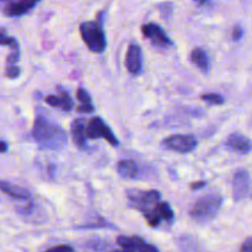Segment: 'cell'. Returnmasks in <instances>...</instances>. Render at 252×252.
Returning a JSON list of instances; mask_svg holds the SVG:
<instances>
[{"label":"cell","instance_id":"1","mask_svg":"<svg viewBox=\"0 0 252 252\" xmlns=\"http://www.w3.org/2000/svg\"><path fill=\"white\" fill-rule=\"evenodd\" d=\"M32 137L39 147L47 150H61L68 143L63 128L43 116H37L34 120Z\"/></svg>","mask_w":252,"mask_h":252},{"label":"cell","instance_id":"2","mask_svg":"<svg viewBox=\"0 0 252 252\" xmlns=\"http://www.w3.org/2000/svg\"><path fill=\"white\" fill-rule=\"evenodd\" d=\"M223 204V198L219 194H208L199 198L189 211V216L197 223L211 221L219 213Z\"/></svg>","mask_w":252,"mask_h":252},{"label":"cell","instance_id":"3","mask_svg":"<svg viewBox=\"0 0 252 252\" xmlns=\"http://www.w3.org/2000/svg\"><path fill=\"white\" fill-rule=\"evenodd\" d=\"M80 36L84 43L94 53H103L107 46L106 34L98 21H86L80 25Z\"/></svg>","mask_w":252,"mask_h":252},{"label":"cell","instance_id":"4","mask_svg":"<svg viewBox=\"0 0 252 252\" xmlns=\"http://www.w3.org/2000/svg\"><path fill=\"white\" fill-rule=\"evenodd\" d=\"M130 204L143 214L153 211L160 202V193L155 189L152 191H132L128 193Z\"/></svg>","mask_w":252,"mask_h":252},{"label":"cell","instance_id":"5","mask_svg":"<svg viewBox=\"0 0 252 252\" xmlns=\"http://www.w3.org/2000/svg\"><path fill=\"white\" fill-rule=\"evenodd\" d=\"M85 134L86 138H89V139L103 138L113 147H117L120 144V142L116 138V135L113 134L112 130L110 129V127L100 117H94L89 121L88 126L85 127Z\"/></svg>","mask_w":252,"mask_h":252},{"label":"cell","instance_id":"6","mask_svg":"<svg viewBox=\"0 0 252 252\" xmlns=\"http://www.w3.org/2000/svg\"><path fill=\"white\" fill-rule=\"evenodd\" d=\"M162 145L172 152L187 154L196 149L197 139L191 134H174L164 139Z\"/></svg>","mask_w":252,"mask_h":252},{"label":"cell","instance_id":"7","mask_svg":"<svg viewBox=\"0 0 252 252\" xmlns=\"http://www.w3.org/2000/svg\"><path fill=\"white\" fill-rule=\"evenodd\" d=\"M142 32L148 39L153 42L154 44L160 47H170L174 44V42L170 39L166 32L159 26V25L154 24V22H149L142 26Z\"/></svg>","mask_w":252,"mask_h":252},{"label":"cell","instance_id":"8","mask_svg":"<svg viewBox=\"0 0 252 252\" xmlns=\"http://www.w3.org/2000/svg\"><path fill=\"white\" fill-rule=\"evenodd\" d=\"M250 189V175L246 170H239L233 179V198L235 202L245 198Z\"/></svg>","mask_w":252,"mask_h":252},{"label":"cell","instance_id":"9","mask_svg":"<svg viewBox=\"0 0 252 252\" xmlns=\"http://www.w3.org/2000/svg\"><path fill=\"white\" fill-rule=\"evenodd\" d=\"M126 68L133 75H137L143 68L142 49L138 44H130L126 54Z\"/></svg>","mask_w":252,"mask_h":252},{"label":"cell","instance_id":"10","mask_svg":"<svg viewBox=\"0 0 252 252\" xmlns=\"http://www.w3.org/2000/svg\"><path fill=\"white\" fill-rule=\"evenodd\" d=\"M41 0H17L9 2L4 7V14L9 17H19L27 14L36 6Z\"/></svg>","mask_w":252,"mask_h":252},{"label":"cell","instance_id":"11","mask_svg":"<svg viewBox=\"0 0 252 252\" xmlns=\"http://www.w3.org/2000/svg\"><path fill=\"white\" fill-rule=\"evenodd\" d=\"M226 148L235 153H240V154H248L252 150V143L249 138L245 135L239 134V133H234L226 140Z\"/></svg>","mask_w":252,"mask_h":252},{"label":"cell","instance_id":"12","mask_svg":"<svg viewBox=\"0 0 252 252\" xmlns=\"http://www.w3.org/2000/svg\"><path fill=\"white\" fill-rule=\"evenodd\" d=\"M85 127H86V123L84 120L73 121V123H71L70 126V133H71V137H73L74 143H75L76 147L81 150H85L86 148H88Z\"/></svg>","mask_w":252,"mask_h":252},{"label":"cell","instance_id":"13","mask_svg":"<svg viewBox=\"0 0 252 252\" xmlns=\"http://www.w3.org/2000/svg\"><path fill=\"white\" fill-rule=\"evenodd\" d=\"M46 102L48 103L52 107H58L62 108L65 112H69V111L73 110L74 102L71 100V97L69 96V94L66 91L61 90V95H49L46 97Z\"/></svg>","mask_w":252,"mask_h":252},{"label":"cell","instance_id":"14","mask_svg":"<svg viewBox=\"0 0 252 252\" xmlns=\"http://www.w3.org/2000/svg\"><path fill=\"white\" fill-rule=\"evenodd\" d=\"M0 191L6 193L7 196L12 197V198L20 199V201H27L31 197L30 192L25 189L24 187L16 186V185H12L6 181H0Z\"/></svg>","mask_w":252,"mask_h":252},{"label":"cell","instance_id":"15","mask_svg":"<svg viewBox=\"0 0 252 252\" xmlns=\"http://www.w3.org/2000/svg\"><path fill=\"white\" fill-rule=\"evenodd\" d=\"M191 61L194 65H197V68L201 69L203 73H208L209 66H211V62H209L208 54L206 53V51L202 48H194L191 52Z\"/></svg>","mask_w":252,"mask_h":252},{"label":"cell","instance_id":"16","mask_svg":"<svg viewBox=\"0 0 252 252\" xmlns=\"http://www.w3.org/2000/svg\"><path fill=\"white\" fill-rule=\"evenodd\" d=\"M117 171L123 179H135L138 176V165L133 160H122L117 164Z\"/></svg>","mask_w":252,"mask_h":252},{"label":"cell","instance_id":"17","mask_svg":"<svg viewBox=\"0 0 252 252\" xmlns=\"http://www.w3.org/2000/svg\"><path fill=\"white\" fill-rule=\"evenodd\" d=\"M143 239L139 236H118L117 244L123 249L132 252H137L138 248L142 245Z\"/></svg>","mask_w":252,"mask_h":252},{"label":"cell","instance_id":"18","mask_svg":"<svg viewBox=\"0 0 252 252\" xmlns=\"http://www.w3.org/2000/svg\"><path fill=\"white\" fill-rule=\"evenodd\" d=\"M155 211H157L158 216H159V218L161 219V220L169 221V223L174 220V211H172L171 207H170L169 203H166V202H159V203L157 204V207H155Z\"/></svg>","mask_w":252,"mask_h":252},{"label":"cell","instance_id":"19","mask_svg":"<svg viewBox=\"0 0 252 252\" xmlns=\"http://www.w3.org/2000/svg\"><path fill=\"white\" fill-rule=\"evenodd\" d=\"M0 46L10 47L11 51H20L19 42H17L14 37L7 36L4 31H0Z\"/></svg>","mask_w":252,"mask_h":252},{"label":"cell","instance_id":"20","mask_svg":"<svg viewBox=\"0 0 252 252\" xmlns=\"http://www.w3.org/2000/svg\"><path fill=\"white\" fill-rule=\"evenodd\" d=\"M201 98L206 102L211 103V105H223L225 102V98L219 94H203Z\"/></svg>","mask_w":252,"mask_h":252},{"label":"cell","instance_id":"21","mask_svg":"<svg viewBox=\"0 0 252 252\" xmlns=\"http://www.w3.org/2000/svg\"><path fill=\"white\" fill-rule=\"evenodd\" d=\"M76 98L80 101V103H84V105L91 103L90 95H89L88 91L84 90V89H78V91H76Z\"/></svg>","mask_w":252,"mask_h":252},{"label":"cell","instance_id":"22","mask_svg":"<svg viewBox=\"0 0 252 252\" xmlns=\"http://www.w3.org/2000/svg\"><path fill=\"white\" fill-rule=\"evenodd\" d=\"M5 75L10 79L17 78V76L20 75V68L15 65V64H12V65H7L6 70H5Z\"/></svg>","mask_w":252,"mask_h":252},{"label":"cell","instance_id":"23","mask_svg":"<svg viewBox=\"0 0 252 252\" xmlns=\"http://www.w3.org/2000/svg\"><path fill=\"white\" fill-rule=\"evenodd\" d=\"M172 10H174V7H172L171 2H164V4L160 5V11H161V16L164 17V19L165 17L169 19V17L171 16Z\"/></svg>","mask_w":252,"mask_h":252},{"label":"cell","instance_id":"24","mask_svg":"<svg viewBox=\"0 0 252 252\" xmlns=\"http://www.w3.org/2000/svg\"><path fill=\"white\" fill-rule=\"evenodd\" d=\"M43 252H74V249L69 245H58L48 249Z\"/></svg>","mask_w":252,"mask_h":252},{"label":"cell","instance_id":"25","mask_svg":"<svg viewBox=\"0 0 252 252\" xmlns=\"http://www.w3.org/2000/svg\"><path fill=\"white\" fill-rule=\"evenodd\" d=\"M137 252H159V250H158V248H155L154 245H150V244L143 241L142 245L138 248Z\"/></svg>","mask_w":252,"mask_h":252},{"label":"cell","instance_id":"26","mask_svg":"<svg viewBox=\"0 0 252 252\" xmlns=\"http://www.w3.org/2000/svg\"><path fill=\"white\" fill-rule=\"evenodd\" d=\"M94 110H95V107L93 106V103H88V105H84V103H81L80 106H78V107H76V111H78L79 113H91V112H94Z\"/></svg>","mask_w":252,"mask_h":252},{"label":"cell","instance_id":"27","mask_svg":"<svg viewBox=\"0 0 252 252\" xmlns=\"http://www.w3.org/2000/svg\"><path fill=\"white\" fill-rule=\"evenodd\" d=\"M243 34H244V30L241 29L240 26H235V27H234L233 34H231V36H233L234 41H240L241 37H243Z\"/></svg>","mask_w":252,"mask_h":252},{"label":"cell","instance_id":"28","mask_svg":"<svg viewBox=\"0 0 252 252\" xmlns=\"http://www.w3.org/2000/svg\"><path fill=\"white\" fill-rule=\"evenodd\" d=\"M240 252H252V238L246 239L240 248Z\"/></svg>","mask_w":252,"mask_h":252},{"label":"cell","instance_id":"29","mask_svg":"<svg viewBox=\"0 0 252 252\" xmlns=\"http://www.w3.org/2000/svg\"><path fill=\"white\" fill-rule=\"evenodd\" d=\"M204 185H206V182H203V181L194 182V184H192L191 189H203Z\"/></svg>","mask_w":252,"mask_h":252},{"label":"cell","instance_id":"30","mask_svg":"<svg viewBox=\"0 0 252 252\" xmlns=\"http://www.w3.org/2000/svg\"><path fill=\"white\" fill-rule=\"evenodd\" d=\"M7 150V144L5 142H1V140H0V154H1V153H5Z\"/></svg>","mask_w":252,"mask_h":252},{"label":"cell","instance_id":"31","mask_svg":"<svg viewBox=\"0 0 252 252\" xmlns=\"http://www.w3.org/2000/svg\"><path fill=\"white\" fill-rule=\"evenodd\" d=\"M196 1H198L199 5H203L204 2H207V1H208V0H196Z\"/></svg>","mask_w":252,"mask_h":252},{"label":"cell","instance_id":"32","mask_svg":"<svg viewBox=\"0 0 252 252\" xmlns=\"http://www.w3.org/2000/svg\"><path fill=\"white\" fill-rule=\"evenodd\" d=\"M111 252H132V251H128V250H113Z\"/></svg>","mask_w":252,"mask_h":252},{"label":"cell","instance_id":"33","mask_svg":"<svg viewBox=\"0 0 252 252\" xmlns=\"http://www.w3.org/2000/svg\"><path fill=\"white\" fill-rule=\"evenodd\" d=\"M6 1H12V0H0V2H6Z\"/></svg>","mask_w":252,"mask_h":252}]
</instances>
